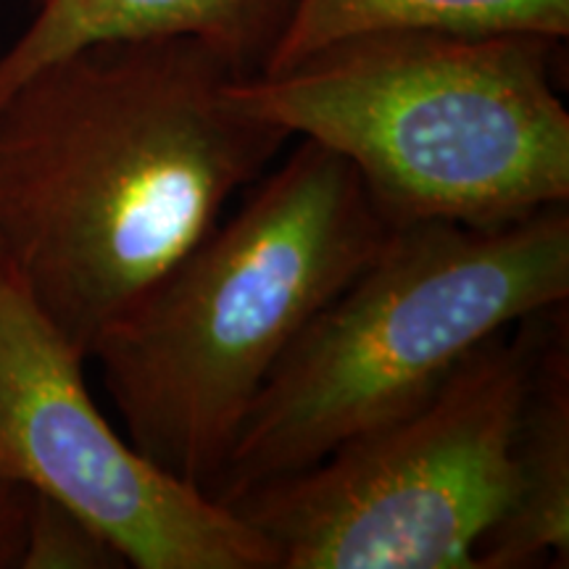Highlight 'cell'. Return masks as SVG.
I'll list each match as a JSON object with an SVG mask.
<instances>
[{"instance_id":"9c48e42d","label":"cell","mask_w":569,"mask_h":569,"mask_svg":"<svg viewBox=\"0 0 569 569\" xmlns=\"http://www.w3.org/2000/svg\"><path fill=\"white\" fill-rule=\"evenodd\" d=\"M380 30L536 32L567 40L569 0H296L261 74H277L332 42Z\"/></svg>"},{"instance_id":"7c38bea8","label":"cell","mask_w":569,"mask_h":569,"mask_svg":"<svg viewBox=\"0 0 569 569\" xmlns=\"http://www.w3.org/2000/svg\"><path fill=\"white\" fill-rule=\"evenodd\" d=\"M38 3H40V0H38Z\"/></svg>"},{"instance_id":"7a4b0ae2","label":"cell","mask_w":569,"mask_h":569,"mask_svg":"<svg viewBox=\"0 0 569 569\" xmlns=\"http://www.w3.org/2000/svg\"><path fill=\"white\" fill-rule=\"evenodd\" d=\"M390 232L351 163L301 138L92 346L127 440L213 496L256 396Z\"/></svg>"},{"instance_id":"8992f818","label":"cell","mask_w":569,"mask_h":569,"mask_svg":"<svg viewBox=\"0 0 569 569\" xmlns=\"http://www.w3.org/2000/svg\"><path fill=\"white\" fill-rule=\"evenodd\" d=\"M80 348L0 253V475L88 519L138 569H277L238 511L113 430Z\"/></svg>"},{"instance_id":"52a82bcc","label":"cell","mask_w":569,"mask_h":569,"mask_svg":"<svg viewBox=\"0 0 569 569\" xmlns=\"http://www.w3.org/2000/svg\"><path fill=\"white\" fill-rule=\"evenodd\" d=\"M296 0H40L27 30L0 53V101L61 56L111 40L190 38L230 63L238 80L272 59Z\"/></svg>"},{"instance_id":"6da1fadb","label":"cell","mask_w":569,"mask_h":569,"mask_svg":"<svg viewBox=\"0 0 569 569\" xmlns=\"http://www.w3.org/2000/svg\"><path fill=\"white\" fill-rule=\"evenodd\" d=\"M232 80L198 40H111L0 101V253L88 361L290 140Z\"/></svg>"},{"instance_id":"ba28073f","label":"cell","mask_w":569,"mask_h":569,"mask_svg":"<svg viewBox=\"0 0 569 569\" xmlns=\"http://www.w3.org/2000/svg\"><path fill=\"white\" fill-rule=\"evenodd\" d=\"M569 565V325L546 311L511 443V498L475 551L478 569Z\"/></svg>"},{"instance_id":"30bf717a","label":"cell","mask_w":569,"mask_h":569,"mask_svg":"<svg viewBox=\"0 0 569 569\" xmlns=\"http://www.w3.org/2000/svg\"><path fill=\"white\" fill-rule=\"evenodd\" d=\"M117 546L88 519L34 493L19 569H124Z\"/></svg>"},{"instance_id":"277c9868","label":"cell","mask_w":569,"mask_h":569,"mask_svg":"<svg viewBox=\"0 0 569 569\" xmlns=\"http://www.w3.org/2000/svg\"><path fill=\"white\" fill-rule=\"evenodd\" d=\"M567 298V203L488 230L393 227L256 396L213 498L230 503L409 415L482 343Z\"/></svg>"},{"instance_id":"8fae6325","label":"cell","mask_w":569,"mask_h":569,"mask_svg":"<svg viewBox=\"0 0 569 569\" xmlns=\"http://www.w3.org/2000/svg\"><path fill=\"white\" fill-rule=\"evenodd\" d=\"M32 498L34 493L24 482L0 475V569H19L21 565Z\"/></svg>"},{"instance_id":"3957f363","label":"cell","mask_w":569,"mask_h":569,"mask_svg":"<svg viewBox=\"0 0 569 569\" xmlns=\"http://www.w3.org/2000/svg\"><path fill=\"white\" fill-rule=\"evenodd\" d=\"M565 40L380 30L338 40L230 98L351 163L390 227H507L569 201Z\"/></svg>"},{"instance_id":"5b68a950","label":"cell","mask_w":569,"mask_h":569,"mask_svg":"<svg viewBox=\"0 0 569 569\" xmlns=\"http://www.w3.org/2000/svg\"><path fill=\"white\" fill-rule=\"evenodd\" d=\"M543 315L482 343L422 407L227 507L272 546L277 569H478L475 551L509 507Z\"/></svg>"}]
</instances>
